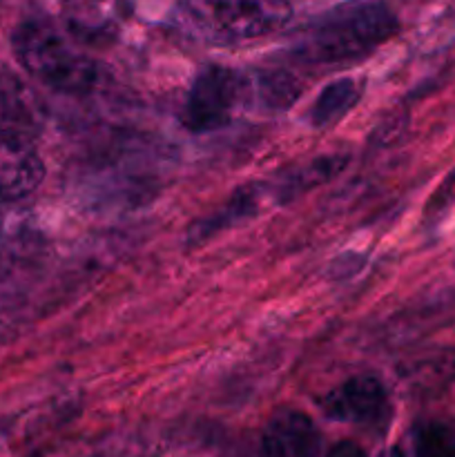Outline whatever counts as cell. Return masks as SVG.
Listing matches in <instances>:
<instances>
[{
    "label": "cell",
    "instance_id": "6da1fadb",
    "mask_svg": "<svg viewBox=\"0 0 455 457\" xmlns=\"http://www.w3.org/2000/svg\"><path fill=\"white\" fill-rule=\"evenodd\" d=\"M397 31V18L379 0H351L319 13L297 31L293 54L303 62L360 61Z\"/></svg>",
    "mask_w": 455,
    "mask_h": 457
},
{
    "label": "cell",
    "instance_id": "7a4b0ae2",
    "mask_svg": "<svg viewBox=\"0 0 455 457\" xmlns=\"http://www.w3.org/2000/svg\"><path fill=\"white\" fill-rule=\"evenodd\" d=\"M288 0H178L174 29L208 45H235L263 38L288 25Z\"/></svg>",
    "mask_w": 455,
    "mask_h": 457
},
{
    "label": "cell",
    "instance_id": "3957f363",
    "mask_svg": "<svg viewBox=\"0 0 455 457\" xmlns=\"http://www.w3.org/2000/svg\"><path fill=\"white\" fill-rule=\"evenodd\" d=\"M12 45L27 74L54 92L85 96L101 85V65L52 22L40 18L21 22Z\"/></svg>",
    "mask_w": 455,
    "mask_h": 457
},
{
    "label": "cell",
    "instance_id": "277c9868",
    "mask_svg": "<svg viewBox=\"0 0 455 457\" xmlns=\"http://www.w3.org/2000/svg\"><path fill=\"white\" fill-rule=\"evenodd\" d=\"M250 103V76L232 67L210 65L187 92L181 120L190 132H214L226 128L236 112Z\"/></svg>",
    "mask_w": 455,
    "mask_h": 457
},
{
    "label": "cell",
    "instance_id": "5b68a950",
    "mask_svg": "<svg viewBox=\"0 0 455 457\" xmlns=\"http://www.w3.org/2000/svg\"><path fill=\"white\" fill-rule=\"evenodd\" d=\"M45 165L31 138L0 129V204H16L43 183Z\"/></svg>",
    "mask_w": 455,
    "mask_h": 457
},
{
    "label": "cell",
    "instance_id": "8992f818",
    "mask_svg": "<svg viewBox=\"0 0 455 457\" xmlns=\"http://www.w3.org/2000/svg\"><path fill=\"white\" fill-rule=\"evenodd\" d=\"M330 420L352 424H377L386 418V388L373 375H355L321 400Z\"/></svg>",
    "mask_w": 455,
    "mask_h": 457
},
{
    "label": "cell",
    "instance_id": "52a82bcc",
    "mask_svg": "<svg viewBox=\"0 0 455 457\" xmlns=\"http://www.w3.org/2000/svg\"><path fill=\"white\" fill-rule=\"evenodd\" d=\"M67 31L83 43L114 38L128 16V0H61Z\"/></svg>",
    "mask_w": 455,
    "mask_h": 457
},
{
    "label": "cell",
    "instance_id": "ba28073f",
    "mask_svg": "<svg viewBox=\"0 0 455 457\" xmlns=\"http://www.w3.org/2000/svg\"><path fill=\"white\" fill-rule=\"evenodd\" d=\"M266 457H315L319 449V433L308 415L299 411H281L263 431Z\"/></svg>",
    "mask_w": 455,
    "mask_h": 457
},
{
    "label": "cell",
    "instance_id": "9c48e42d",
    "mask_svg": "<svg viewBox=\"0 0 455 457\" xmlns=\"http://www.w3.org/2000/svg\"><path fill=\"white\" fill-rule=\"evenodd\" d=\"M43 123V110L31 89L0 62V129L31 138Z\"/></svg>",
    "mask_w": 455,
    "mask_h": 457
},
{
    "label": "cell",
    "instance_id": "30bf717a",
    "mask_svg": "<svg viewBox=\"0 0 455 457\" xmlns=\"http://www.w3.org/2000/svg\"><path fill=\"white\" fill-rule=\"evenodd\" d=\"M250 76V101L263 110H288L302 94V85L285 71H252Z\"/></svg>",
    "mask_w": 455,
    "mask_h": 457
},
{
    "label": "cell",
    "instance_id": "8fae6325",
    "mask_svg": "<svg viewBox=\"0 0 455 457\" xmlns=\"http://www.w3.org/2000/svg\"><path fill=\"white\" fill-rule=\"evenodd\" d=\"M361 96V87L352 79H342L330 83L310 112V120L315 128H326V125L337 123L339 119L348 114L357 105Z\"/></svg>",
    "mask_w": 455,
    "mask_h": 457
},
{
    "label": "cell",
    "instance_id": "7c38bea8",
    "mask_svg": "<svg viewBox=\"0 0 455 457\" xmlns=\"http://www.w3.org/2000/svg\"><path fill=\"white\" fill-rule=\"evenodd\" d=\"M254 212H257V192H254L252 187H245L244 192L232 196L230 204H228L226 208L219 210L217 214L208 217L205 221L196 223L194 230L190 232V239L194 241V244H199V241L208 239L212 232L221 230V228L230 226V223L239 221V219L250 217V214Z\"/></svg>",
    "mask_w": 455,
    "mask_h": 457
},
{
    "label": "cell",
    "instance_id": "4fadbf2b",
    "mask_svg": "<svg viewBox=\"0 0 455 457\" xmlns=\"http://www.w3.org/2000/svg\"><path fill=\"white\" fill-rule=\"evenodd\" d=\"M415 457H455V422L433 420L413 436Z\"/></svg>",
    "mask_w": 455,
    "mask_h": 457
},
{
    "label": "cell",
    "instance_id": "5bb4252c",
    "mask_svg": "<svg viewBox=\"0 0 455 457\" xmlns=\"http://www.w3.org/2000/svg\"><path fill=\"white\" fill-rule=\"evenodd\" d=\"M343 165H346V159H343V156H326V159H317L312 161V163L302 165V168L294 170L290 177L284 179V192L285 195H297V192L308 190V187L319 186L326 179L335 177Z\"/></svg>",
    "mask_w": 455,
    "mask_h": 457
},
{
    "label": "cell",
    "instance_id": "9a60e30c",
    "mask_svg": "<svg viewBox=\"0 0 455 457\" xmlns=\"http://www.w3.org/2000/svg\"><path fill=\"white\" fill-rule=\"evenodd\" d=\"M326 457H366V453L361 446L355 445V442H339V445H335L333 449L328 451Z\"/></svg>",
    "mask_w": 455,
    "mask_h": 457
}]
</instances>
